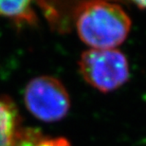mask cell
I'll return each instance as SVG.
<instances>
[{
    "label": "cell",
    "instance_id": "cell-4",
    "mask_svg": "<svg viewBox=\"0 0 146 146\" xmlns=\"http://www.w3.org/2000/svg\"><path fill=\"white\" fill-rule=\"evenodd\" d=\"M18 132V114L14 104L0 99V146H13Z\"/></svg>",
    "mask_w": 146,
    "mask_h": 146
},
{
    "label": "cell",
    "instance_id": "cell-1",
    "mask_svg": "<svg viewBox=\"0 0 146 146\" xmlns=\"http://www.w3.org/2000/svg\"><path fill=\"white\" fill-rule=\"evenodd\" d=\"M74 24L80 39L90 48H116L126 40L131 19L121 6L106 1L82 2L74 9Z\"/></svg>",
    "mask_w": 146,
    "mask_h": 146
},
{
    "label": "cell",
    "instance_id": "cell-2",
    "mask_svg": "<svg viewBox=\"0 0 146 146\" xmlns=\"http://www.w3.org/2000/svg\"><path fill=\"white\" fill-rule=\"evenodd\" d=\"M79 70L87 84L101 92L119 88L129 79L126 56L117 48H89L82 53Z\"/></svg>",
    "mask_w": 146,
    "mask_h": 146
},
{
    "label": "cell",
    "instance_id": "cell-7",
    "mask_svg": "<svg viewBox=\"0 0 146 146\" xmlns=\"http://www.w3.org/2000/svg\"><path fill=\"white\" fill-rule=\"evenodd\" d=\"M133 4H135L139 9L146 10V1H134Z\"/></svg>",
    "mask_w": 146,
    "mask_h": 146
},
{
    "label": "cell",
    "instance_id": "cell-5",
    "mask_svg": "<svg viewBox=\"0 0 146 146\" xmlns=\"http://www.w3.org/2000/svg\"><path fill=\"white\" fill-rule=\"evenodd\" d=\"M0 16L11 19L16 25H34L37 22L33 3L28 0L0 1Z\"/></svg>",
    "mask_w": 146,
    "mask_h": 146
},
{
    "label": "cell",
    "instance_id": "cell-6",
    "mask_svg": "<svg viewBox=\"0 0 146 146\" xmlns=\"http://www.w3.org/2000/svg\"><path fill=\"white\" fill-rule=\"evenodd\" d=\"M13 146H70L65 138H48L34 129L18 130Z\"/></svg>",
    "mask_w": 146,
    "mask_h": 146
},
{
    "label": "cell",
    "instance_id": "cell-3",
    "mask_svg": "<svg viewBox=\"0 0 146 146\" xmlns=\"http://www.w3.org/2000/svg\"><path fill=\"white\" fill-rule=\"evenodd\" d=\"M24 102L27 109L45 122L61 121L70 108L68 90L51 76H38L29 82L24 91Z\"/></svg>",
    "mask_w": 146,
    "mask_h": 146
}]
</instances>
